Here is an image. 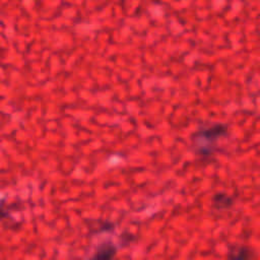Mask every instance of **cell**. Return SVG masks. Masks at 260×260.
I'll list each match as a JSON object with an SVG mask.
<instances>
[{"label": "cell", "mask_w": 260, "mask_h": 260, "mask_svg": "<svg viewBox=\"0 0 260 260\" xmlns=\"http://www.w3.org/2000/svg\"><path fill=\"white\" fill-rule=\"evenodd\" d=\"M253 252L245 246L232 247L229 252L230 260H253Z\"/></svg>", "instance_id": "cell-3"}, {"label": "cell", "mask_w": 260, "mask_h": 260, "mask_svg": "<svg viewBox=\"0 0 260 260\" xmlns=\"http://www.w3.org/2000/svg\"><path fill=\"white\" fill-rule=\"evenodd\" d=\"M233 203V199L223 193H217L213 197V205L217 209H224L229 208Z\"/></svg>", "instance_id": "cell-4"}, {"label": "cell", "mask_w": 260, "mask_h": 260, "mask_svg": "<svg viewBox=\"0 0 260 260\" xmlns=\"http://www.w3.org/2000/svg\"><path fill=\"white\" fill-rule=\"evenodd\" d=\"M117 248L111 242H105L98 246L89 260H115Z\"/></svg>", "instance_id": "cell-1"}, {"label": "cell", "mask_w": 260, "mask_h": 260, "mask_svg": "<svg viewBox=\"0 0 260 260\" xmlns=\"http://www.w3.org/2000/svg\"><path fill=\"white\" fill-rule=\"evenodd\" d=\"M226 132V127L222 124H215L209 128L203 129L198 132L197 136H200L201 138L208 140V141H213L217 139V137L223 135Z\"/></svg>", "instance_id": "cell-2"}]
</instances>
